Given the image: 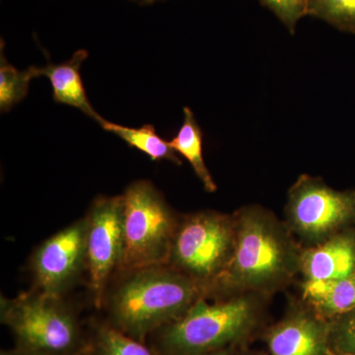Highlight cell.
I'll use <instances>...</instances> for the list:
<instances>
[{"instance_id": "obj_19", "label": "cell", "mask_w": 355, "mask_h": 355, "mask_svg": "<svg viewBox=\"0 0 355 355\" xmlns=\"http://www.w3.org/2000/svg\"><path fill=\"white\" fill-rule=\"evenodd\" d=\"M330 322L334 354L355 355V308Z\"/></svg>"}, {"instance_id": "obj_13", "label": "cell", "mask_w": 355, "mask_h": 355, "mask_svg": "<svg viewBox=\"0 0 355 355\" xmlns=\"http://www.w3.org/2000/svg\"><path fill=\"white\" fill-rule=\"evenodd\" d=\"M303 295L315 314L331 321L355 308V272L338 279L305 282Z\"/></svg>"}, {"instance_id": "obj_5", "label": "cell", "mask_w": 355, "mask_h": 355, "mask_svg": "<svg viewBox=\"0 0 355 355\" xmlns=\"http://www.w3.org/2000/svg\"><path fill=\"white\" fill-rule=\"evenodd\" d=\"M123 198V248L121 273L166 265L179 219L160 191L148 181L128 187Z\"/></svg>"}, {"instance_id": "obj_1", "label": "cell", "mask_w": 355, "mask_h": 355, "mask_svg": "<svg viewBox=\"0 0 355 355\" xmlns=\"http://www.w3.org/2000/svg\"><path fill=\"white\" fill-rule=\"evenodd\" d=\"M110 296V324L146 343L153 333L176 321L209 287L167 265L125 272Z\"/></svg>"}, {"instance_id": "obj_10", "label": "cell", "mask_w": 355, "mask_h": 355, "mask_svg": "<svg viewBox=\"0 0 355 355\" xmlns=\"http://www.w3.org/2000/svg\"><path fill=\"white\" fill-rule=\"evenodd\" d=\"M330 334V321L297 311L268 331L266 343L270 355H335Z\"/></svg>"}, {"instance_id": "obj_24", "label": "cell", "mask_w": 355, "mask_h": 355, "mask_svg": "<svg viewBox=\"0 0 355 355\" xmlns=\"http://www.w3.org/2000/svg\"><path fill=\"white\" fill-rule=\"evenodd\" d=\"M77 355H88L87 352H84V354H77Z\"/></svg>"}, {"instance_id": "obj_17", "label": "cell", "mask_w": 355, "mask_h": 355, "mask_svg": "<svg viewBox=\"0 0 355 355\" xmlns=\"http://www.w3.org/2000/svg\"><path fill=\"white\" fill-rule=\"evenodd\" d=\"M39 77L38 67H31L20 71L9 64L1 48L0 58V109L8 112L22 101L29 91L30 81Z\"/></svg>"}, {"instance_id": "obj_7", "label": "cell", "mask_w": 355, "mask_h": 355, "mask_svg": "<svg viewBox=\"0 0 355 355\" xmlns=\"http://www.w3.org/2000/svg\"><path fill=\"white\" fill-rule=\"evenodd\" d=\"M286 216L301 239L320 244L355 218V190L336 191L319 178L302 175L288 191Z\"/></svg>"}, {"instance_id": "obj_9", "label": "cell", "mask_w": 355, "mask_h": 355, "mask_svg": "<svg viewBox=\"0 0 355 355\" xmlns=\"http://www.w3.org/2000/svg\"><path fill=\"white\" fill-rule=\"evenodd\" d=\"M86 242L84 217L42 243L31 260L37 291L62 297L86 268Z\"/></svg>"}, {"instance_id": "obj_15", "label": "cell", "mask_w": 355, "mask_h": 355, "mask_svg": "<svg viewBox=\"0 0 355 355\" xmlns=\"http://www.w3.org/2000/svg\"><path fill=\"white\" fill-rule=\"evenodd\" d=\"M100 125L125 140L128 146L146 153L153 161L168 160L175 164H182V161L170 146V142L159 137L153 125H144L140 128H132L110 123L106 120L103 121Z\"/></svg>"}, {"instance_id": "obj_16", "label": "cell", "mask_w": 355, "mask_h": 355, "mask_svg": "<svg viewBox=\"0 0 355 355\" xmlns=\"http://www.w3.org/2000/svg\"><path fill=\"white\" fill-rule=\"evenodd\" d=\"M88 355H157L146 343L135 340L109 323L97 324L89 336Z\"/></svg>"}, {"instance_id": "obj_4", "label": "cell", "mask_w": 355, "mask_h": 355, "mask_svg": "<svg viewBox=\"0 0 355 355\" xmlns=\"http://www.w3.org/2000/svg\"><path fill=\"white\" fill-rule=\"evenodd\" d=\"M62 297L37 291L1 297V323L10 329L25 355H77L87 352L89 336Z\"/></svg>"}, {"instance_id": "obj_21", "label": "cell", "mask_w": 355, "mask_h": 355, "mask_svg": "<svg viewBox=\"0 0 355 355\" xmlns=\"http://www.w3.org/2000/svg\"><path fill=\"white\" fill-rule=\"evenodd\" d=\"M198 355H232V352H231L230 347H228V349L216 350V352H210Z\"/></svg>"}, {"instance_id": "obj_22", "label": "cell", "mask_w": 355, "mask_h": 355, "mask_svg": "<svg viewBox=\"0 0 355 355\" xmlns=\"http://www.w3.org/2000/svg\"><path fill=\"white\" fill-rule=\"evenodd\" d=\"M0 355H25L20 352L19 349L14 347L12 349H2L0 352Z\"/></svg>"}, {"instance_id": "obj_14", "label": "cell", "mask_w": 355, "mask_h": 355, "mask_svg": "<svg viewBox=\"0 0 355 355\" xmlns=\"http://www.w3.org/2000/svg\"><path fill=\"white\" fill-rule=\"evenodd\" d=\"M170 146L180 155L190 163L198 179L202 181L205 190L214 193L217 190L216 184L205 165L203 158L202 132L198 125L195 114L191 109H184V123Z\"/></svg>"}, {"instance_id": "obj_18", "label": "cell", "mask_w": 355, "mask_h": 355, "mask_svg": "<svg viewBox=\"0 0 355 355\" xmlns=\"http://www.w3.org/2000/svg\"><path fill=\"white\" fill-rule=\"evenodd\" d=\"M308 15L355 34V0H307Z\"/></svg>"}, {"instance_id": "obj_8", "label": "cell", "mask_w": 355, "mask_h": 355, "mask_svg": "<svg viewBox=\"0 0 355 355\" xmlns=\"http://www.w3.org/2000/svg\"><path fill=\"white\" fill-rule=\"evenodd\" d=\"M86 268L94 302L101 308L106 300L107 287L116 270H120L125 248L123 198H96L87 216Z\"/></svg>"}, {"instance_id": "obj_3", "label": "cell", "mask_w": 355, "mask_h": 355, "mask_svg": "<svg viewBox=\"0 0 355 355\" xmlns=\"http://www.w3.org/2000/svg\"><path fill=\"white\" fill-rule=\"evenodd\" d=\"M256 322V305L247 296L214 303L202 297L148 338L157 355H198L232 347L251 333Z\"/></svg>"}, {"instance_id": "obj_6", "label": "cell", "mask_w": 355, "mask_h": 355, "mask_svg": "<svg viewBox=\"0 0 355 355\" xmlns=\"http://www.w3.org/2000/svg\"><path fill=\"white\" fill-rule=\"evenodd\" d=\"M234 247V216L197 212L179 222L166 265L211 291L227 268Z\"/></svg>"}, {"instance_id": "obj_12", "label": "cell", "mask_w": 355, "mask_h": 355, "mask_svg": "<svg viewBox=\"0 0 355 355\" xmlns=\"http://www.w3.org/2000/svg\"><path fill=\"white\" fill-rule=\"evenodd\" d=\"M87 58L88 51H77L69 62L60 64L49 62L46 67H38L39 77H48L51 81L55 102L80 110L89 118L101 123L104 119L90 104L80 76L81 64Z\"/></svg>"}, {"instance_id": "obj_11", "label": "cell", "mask_w": 355, "mask_h": 355, "mask_svg": "<svg viewBox=\"0 0 355 355\" xmlns=\"http://www.w3.org/2000/svg\"><path fill=\"white\" fill-rule=\"evenodd\" d=\"M305 282L342 279L355 272V234L338 232L300 254Z\"/></svg>"}, {"instance_id": "obj_23", "label": "cell", "mask_w": 355, "mask_h": 355, "mask_svg": "<svg viewBox=\"0 0 355 355\" xmlns=\"http://www.w3.org/2000/svg\"><path fill=\"white\" fill-rule=\"evenodd\" d=\"M139 1L146 2V3H150V2L155 1V0H139Z\"/></svg>"}, {"instance_id": "obj_2", "label": "cell", "mask_w": 355, "mask_h": 355, "mask_svg": "<svg viewBox=\"0 0 355 355\" xmlns=\"http://www.w3.org/2000/svg\"><path fill=\"white\" fill-rule=\"evenodd\" d=\"M233 216L234 252L212 289L270 291L288 282L300 268L301 254L288 231L259 207H243Z\"/></svg>"}, {"instance_id": "obj_20", "label": "cell", "mask_w": 355, "mask_h": 355, "mask_svg": "<svg viewBox=\"0 0 355 355\" xmlns=\"http://www.w3.org/2000/svg\"><path fill=\"white\" fill-rule=\"evenodd\" d=\"M294 34L299 21L308 15L307 0H259Z\"/></svg>"}]
</instances>
